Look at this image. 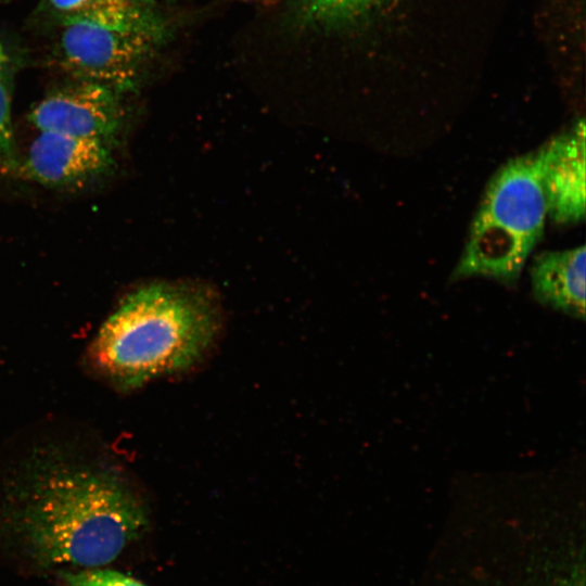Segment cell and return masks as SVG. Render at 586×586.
I'll return each mask as SVG.
<instances>
[{
	"mask_svg": "<svg viewBox=\"0 0 586 586\" xmlns=\"http://www.w3.org/2000/svg\"><path fill=\"white\" fill-rule=\"evenodd\" d=\"M3 486L1 527L41 566L104 565L148 525L145 506L129 480L99 457L43 447Z\"/></svg>",
	"mask_w": 586,
	"mask_h": 586,
	"instance_id": "obj_1",
	"label": "cell"
},
{
	"mask_svg": "<svg viewBox=\"0 0 586 586\" xmlns=\"http://www.w3.org/2000/svg\"><path fill=\"white\" fill-rule=\"evenodd\" d=\"M219 328L217 304L204 288L152 283L129 294L100 328L90 348L97 371L132 390L193 366Z\"/></svg>",
	"mask_w": 586,
	"mask_h": 586,
	"instance_id": "obj_2",
	"label": "cell"
},
{
	"mask_svg": "<svg viewBox=\"0 0 586 586\" xmlns=\"http://www.w3.org/2000/svg\"><path fill=\"white\" fill-rule=\"evenodd\" d=\"M547 217L537 149L509 160L492 176L451 280L482 277L514 285Z\"/></svg>",
	"mask_w": 586,
	"mask_h": 586,
	"instance_id": "obj_3",
	"label": "cell"
},
{
	"mask_svg": "<svg viewBox=\"0 0 586 586\" xmlns=\"http://www.w3.org/2000/svg\"><path fill=\"white\" fill-rule=\"evenodd\" d=\"M59 43L62 66L75 79L106 86L122 94L136 87L144 62L163 34L63 21Z\"/></svg>",
	"mask_w": 586,
	"mask_h": 586,
	"instance_id": "obj_4",
	"label": "cell"
},
{
	"mask_svg": "<svg viewBox=\"0 0 586 586\" xmlns=\"http://www.w3.org/2000/svg\"><path fill=\"white\" fill-rule=\"evenodd\" d=\"M122 93L97 82L75 79L43 98L30 112L40 131L101 141L110 146L123 125Z\"/></svg>",
	"mask_w": 586,
	"mask_h": 586,
	"instance_id": "obj_5",
	"label": "cell"
},
{
	"mask_svg": "<svg viewBox=\"0 0 586 586\" xmlns=\"http://www.w3.org/2000/svg\"><path fill=\"white\" fill-rule=\"evenodd\" d=\"M542 184L548 217L558 225H573L585 218V122L538 149Z\"/></svg>",
	"mask_w": 586,
	"mask_h": 586,
	"instance_id": "obj_6",
	"label": "cell"
},
{
	"mask_svg": "<svg viewBox=\"0 0 586 586\" xmlns=\"http://www.w3.org/2000/svg\"><path fill=\"white\" fill-rule=\"evenodd\" d=\"M112 165V146L101 141L40 131L28 150L24 173L48 187H74L106 174Z\"/></svg>",
	"mask_w": 586,
	"mask_h": 586,
	"instance_id": "obj_7",
	"label": "cell"
},
{
	"mask_svg": "<svg viewBox=\"0 0 586 586\" xmlns=\"http://www.w3.org/2000/svg\"><path fill=\"white\" fill-rule=\"evenodd\" d=\"M585 245L538 254L530 267L533 295L573 318H585Z\"/></svg>",
	"mask_w": 586,
	"mask_h": 586,
	"instance_id": "obj_8",
	"label": "cell"
},
{
	"mask_svg": "<svg viewBox=\"0 0 586 586\" xmlns=\"http://www.w3.org/2000/svg\"><path fill=\"white\" fill-rule=\"evenodd\" d=\"M63 21H84L107 27L163 34L152 0H49Z\"/></svg>",
	"mask_w": 586,
	"mask_h": 586,
	"instance_id": "obj_9",
	"label": "cell"
},
{
	"mask_svg": "<svg viewBox=\"0 0 586 586\" xmlns=\"http://www.w3.org/2000/svg\"><path fill=\"white\" fill-rule=\"evenodd\" d=\"M381 0H301L302 11L308 21L336 24L355 18Z\"/></svg>",
	"mask_w": 586,
	"mask_h": 586,
	"instance_id": "obj_10",
	"label": "cell"
},
{
	"mask_svg": "<svg viewBox=\"0 0 586 586\" xmlns=\"http://www.w3.org/2000/svg\"><path fill=\"white\" fill-rule=\"evenodd\" d=\"M10 58L0 39V162L12 160L14 151L11 122Z\"/></svg>",
	"mask_w": 586,
	"mask_h": 586,
	"instance_id": "obj_11",
	"label": "cell"
},
{
	"mask_svg": "<svg viewBox=\"0 0 586 586\" xmlns=\"http://www.w3.org/2000/svg\"><path fill=\"white\" fill-rule=\"evenodd\" d=\"M61 577L66 586H145L126 574L109 569L63 572Z\"/></svg>",
	"mask_w": 586,
	"mask_h": 586,
	"instance_id": "obj_12",
	"label": "cell"
}]
</instances>
